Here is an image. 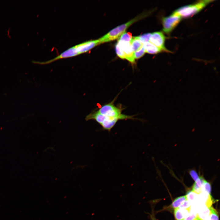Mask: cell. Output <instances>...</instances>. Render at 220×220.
I'll list each match as a JSON object with an SVG mask.
<instances>
[{
	"instance_id": "6da1fadb",
	"label": "cell",
	"mask_w": 220,
	"mask_h": 220,
	"mask_svg": "<svg viewBox=\"0 0 220 220\" xmlns=\"http://www.w3.org/2000/svg\"><path fill=\"white\" fill-rule=\"evenodd\" d=\"M117 97L111 102L103 105L97 111L101 114L112 118H117L119 120H127V119H137L134 118V116H129L122 113V111L124 109L121 105L115 106L114 104Z\"/></svg>"
},
{
	"instance_id": "7a4b0ae2",
	"label": "cell",
	"mask_w": 220,
	"mask_h": 220,
	"mask_svg": "<svg viewBox=\"0 0 220 220\" xmlns=\"http://www.w3.org/2000/svg\"><path fill=\"white\" fill-rule=\"evenodd\" d=\"M147 13H143L127 22L113 29L98 39L99 44L115 40L119 38L132 24L147 16Z\"/></svg>"
},
{
	"instance_id": "3957f363",
	"label": "cell",
	"mask_w": 220,
	"mask_h": 220,
	"mask_svg": "<svg viewBox=\"0 0 220 220\" xmlns=\"http://www.w3.org/2000/svg\"><path fill=\"white\" fill-rule=\"evenodd\" d=\"M86 121L94 120L99 124L102 129L110 132L115 126L117 122L119 120L117 118H112L99 113L97 110H94L85 118Z\"/></svg>"
},
{
	"instance_id": "277c9868",
	"label": "cell",
	"mask_w": 220,
	"mask_h": 220,
	"mask_svg": "<svg viewBox=\"0 0 220 220\" xmlns=\"http://www.w3.org/2000/svg\"><path fill=\"white\" fill-rule=\"evenodd\" d=\"M213 1L212 0L200 1L195 4L181 7L172 13L181 18L189 17L197 13Z\"/></svg>"
},
{
	"instance_id": "5b68a950",
	"label": "cell",
	"mask_w": 220,
	"mask_h": 220,
	"mask_svg": "<svg viewBox=\"0 0 220 220\" xmlns=\"http://www.w3.org/2000/svg\"><path fill=\"white\" fill-rule=\"evenodd\" d=\"M181 17L172 14L162 19L163 30L169 34L176 27L181 20Z\"/></svg>"
},
{
	"instance_id": "8992f818",
	"label": "cell",
	"mask_w": 220,
	"mask_h": 220,
	"mask_svg": "<svg viewBox=\"0 0 220 220\" xmlns=\"http://www.w3.org/2000/svg\"><path fill=\"white\" fill-rule=\"evenodd\" d=\"M79 54L75 46L71 47L63 52L55 58L48 61L43 62L32 61L33 63L42 65L50 64L56 61L69 57H75Z\"/></svg>"
},
{
	"instance_id": "52a82bcc",
	"label": "cell",
	"mask_w": 220,
	"mask_h": 220,
	"mask_svg": "<svg viewBox=\"0 0 220 220\" xmlns=\"http://www.w3.org/2000/svg\"><path fill=\"white\" fill-rule=\"evenodd\" d=\"M149 41V42L161 49L163 51H169L165 46V37L162 32H156L152 33Z\"/></svg>"
},
{
	"instance_id": "ba28073f",
	"label": "cell",
	"mask_w": 220,
	"mask_h": 220,
	"mask_svg": "<svg viewBox=\"0 0 220 220\" xmlns=\"http://www.w3.org/2000/svg\"><path fill=\"white\" fill-rule=\"evenodd\" d=\"M122 49L125 56V59L132 64L135 63L133 52L130 43L129 42H126L118 40L117 42Z\"/></svg>"
},
{
	"instance_id": "9c48e42d",
	"label": "cell",
	"mask_w": 220,
	"mask_h": 220,
	"mask_svg": "<svg viewBox=\"0 0 220 220\" xmlns=\"http://www.w3.org/2000/svg\"><path fill=\"white\" fill-rule=\"evenodd\" d=\"M98 44L99 41L97 39L85 42L75 46L80 54L88 52Z\"/></svg>"
},
{
	"instance_id": "30bf717a",
	"label": "cell",
	"mask_w": 220,
	"mask_h": 220,
	"mask_svg": "<svg viewBox=\"0 0 220 220\" xmlns=\"http://www.w3.org/2000/svg\"><path fill=\"white\" fill-rule=\"evenodd\" d=\"M190 212V209H182L178 208L174 209V213L176 220H182L187 217Z\"/></svg>"
},
{
	"instance_id": "8fae6325",
	"label": "cell",
	"mask_w": 220,
	"mask_h": 220,
	"mask_svg": "<svg viewBox=\"0 0 220 220\" xmlns=\"http://www.w3.org/2000/svg\"><path fill=\"white\" fill-rule=\"evenodd\" d=\"M145 52L152 54H156L163 51L149 42L143 44Z\"/></svg>"
},
{
	"instance_id": "7c38bea8",
	"label": "cell",
	"mask_w": 220,
	"mask_h": 220,
	"mask_svg": "<svg viewBox=\"0 0 220 220\" xmlns=\"http://www.w3.org/2000/svg\"><path fill=\"white\" fill-rule=\"evenodd\" d=\"M205 180L202 177H199L193 184L192 191L197 194L201 193L202 192V185Z\"/></svg>"
},
{
	"instance_id": "4fadbf2b",
	"label": "cell",
	"mask_w": 220,
	"mask_h": 220,
	"mask_svg": "<svg viewBox=\"0 0 220 220\" xmlns=\"http://www.w3.org/2000/svg\"><path fill=\"white\" fill-rule=\"evenodd\" d=\"M210 207H201L196 214L198 217L201 220H205L208 217L210 213Z\"/></svg>"
},
{
	"instance_id": "5bb4252c",
	"label": "cell",
	"mask_w": 220,
	"mask_h": 220,
	"mask_svg": "<svg viewBox=\"0 0 220 220\" xmlns=\"http://www.w3.org/2000/svg\"><path fill=\"white\" fill-rule=\"evenodd\" d=\"M130 43L134 52L140 50L143 45V44L135 37H132Z\"/></svg>"
},
{
	"instance_id": "9a60e30c",
	"label": "cell",
	"mask_w": 220,
	"mask_h": 220,
	"mask_svg": "<svg viewBox=\"0 0 220 220\" xmlns=\"http://www.w3.org/2000/svg\"><path fill=\"white\" fill-rule=\"evenodd\" d=\"M187 199L186 195L178 197L174 200L171 204V206L174 209L178 208Z\"/></svg>"
},
{
	"instance_id": "2e32d148",
	"label": "cell",
	"mask_w": 220,
	"mask_h": 220,
	"mask_svg": "<svg viewBox=\"0 0 220 220\" xmlns=\"http://www.w3.org/2000/svg\"><path fill=\"white\" fill-rule=\"evenodd\" d=\"M210 213L205 220H219V216L217 211L212 207H210Z\"/></svg>"
},
{
	"instance_id": "e0dca14e",
	"label": "cell",
	"mask_w": 220,
	"mask_h": 220,
	"mask_svg": "<svg viewBox=\"0 0 220 220\" xmlns=\"http://www.w3.org/2000/svg\"><path fill=\"white\" fill-rule=\"evenodd\" d=\"M187 200L190 203H193L196 202L198 194L192 191L189 192L186 195Z\"/></svg>"
},
{
	"instance_id": "ac0fdd59",
	"label": "cell",
	"mask_w": 220,
	"mask_h": 220,
	"mask_svg": "<svg viewBox=\"0 0 220 220\" xmlns=\"http://www.w3.org/2000/svg\"><path fill=\"white\" fill-rule=\"evenodd\" d=\"M151 33H147L135 37L143 44L148 42Z\"/></svg>"
},
{
	"instance_id": "d6986e66",
	"label": "cell",
	"mask_w": 220,
	"mask_h": 220,
	"mask_svg": "<svg viewBox=\"0 0 220 220\" xmlns=\"http://www.w3.org/2000/svg\"><path fill=\"white\" fill-rule=\"evenodd\" d=\"M119 38V40L130 42L132 38L131 34L129 32L124 33Z\"/></svg>"
},
{
	"instance_id": "ffe728a7",
	"label": "cell",
	"mask_w": 220,
	"mask_h": 220,
	"mask_svg": "<svg viewBox=\"0 0 220 220\" xmlns=\"http://www.w3.org/2000/svg\"><path fill=\"white\" fill-rule=\"evenodd\" d=\"M202 192L210 194L211 191V186L210 183L205 180L202 187Z\"/></svg>"
},
{
	"instance_id": "44dd1931",
	"label": "cell",
	"mask_w": 220,
	"mask_h": 220,
	"mask_svg": "<svg viewBox=\"0 0 220 220\" xmlns=\"http://www.w3.org/2000/svg\"><path fill=\"white\" fill-rule=\"evenodd\" d=\"M145 53L144 45L139 50L134 52V59H138L144 55Z\"/></svg>"
},
{
	"instance_id": "7402d4cb",
	"label": "cell",
	"mask_w": 220,
	"mask_h": 220,
	"mask_svg": "<svg viewBox=\"0 0 220 220\" xmlns=\"http://www.w3.org/2000/svg\"><path fill=\"white\" fill-rule=\"evenodd\" d=\"M116 51L117 55L122 59H125V56L122 49L117 43L116 45Z\"/></svg>"
},
{
	"instance_id": "603a6c76",
	"label": "cell",
	"mask_w": 220,
	"mask_h": 220,
	"mask_svg": "<svg viewBox=\"0 0 220 220\" xmlns=\"http://www.w3.org/2000/svg\"><path fill=\"white\" fill-rule=\"evenodd\" d=\"M191 203L187 200L184 201L178 207L180 209H190Z\"/></svg>"
},
{
	"instance_id": "cb8c5ba5",
	"label": "cell",
	"mask_w": 220,
	"mask_h": 220,
	"mask_svg": "<svg viewBox=\"0 0 220 220\" xmlns=\"http://www.w3.org/2000/svg\"><path fill=\"white\" fill-rule=\"evenodd\" d=\"M189 174L192 178L195 181L199 177L198 173L194 170H191L189 172Z\"/></svg>"
},
{
	"instance_id": "d4e9b609",
	"label": "cell",
	"mask_w": 220,
	"mask_h": 220,
	"mask_svg": "<svg viewBox=\"0 0 220 220\" xmlns=\"http://www.w3.org/2000/svg\"><path fill=\"white\" fill-rule=\"evenodd\" d=\"M150 216L152 220H157L153 215H151Z\"/></svg>"
},
{
	"instance_id": "484cf974",
	"label": "cell",
	"mask_w": 220,
	"mask_h": 220,
	"mask_svg": "<svg viewBox=\"0 0 220 220\" xmlns=\"http://www.w3.org/2000/svg\"><path fill=\"white\" fill-rule=\"evenodd\" d=\"M184 220V219H183V220Z\"/></svg>"
}]
</instances>
